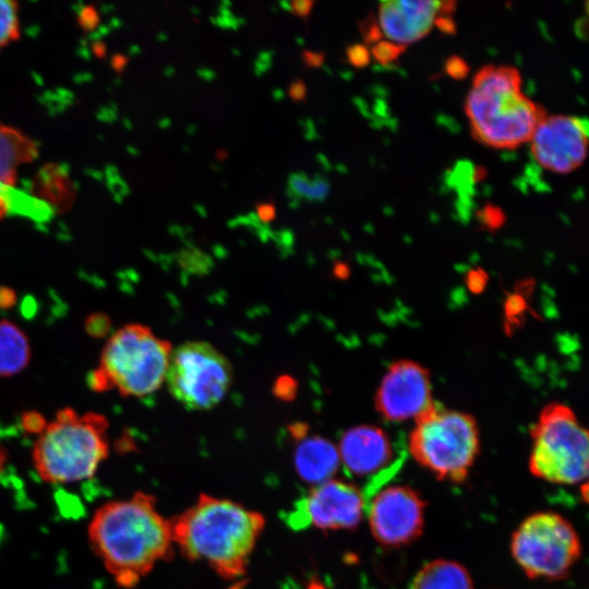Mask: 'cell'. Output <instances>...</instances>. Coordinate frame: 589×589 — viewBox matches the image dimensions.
<instances>
[{"label":"cell","instance_id":"obj_18","mask_svg":"<svg viewBox=\"0 0 589 589\" xmlns=\"http://www.w3.org/2000/svg\"><path fill=\"white\" fill-rule=\"evenodd\" d=\"M410 589H474L469 572L450 560H434L413 577Z\"/></svg>","mask_w":589,"mask_h":589},{"label":"cell","instance_id":"obj_17","mask_svg":"<svg viewBox=\"0 0 589 589\" xmlns=\"http://www.w3.org/2000/svg\"><path fill=\"white\" fill-rule=\"evenodd\" d=\"M293 465L300 479L312 485L334 478L340 458L337 447L321 436L302 438L293 454Z\"/></svg>","mask_w":589,"mask_h":589},{"label":"cell","instance_id":"obj_27","mask_svg":"<svg viewBox=\"0 0 589 589\" xmlns=\"http://www.w3.org/2000/svg\"><path fill=\"white\" fill-rule=\"evenodd\" d=\"M325 57L324 51L304 49L301 52L302 61L308 69H316L322 67L325 61Z\"/></svg>","mask_w":589,"mask_h":589},{"label":"cell","instance_id":"obj_10","mask_svg":"<svg viewBox=\"0 0 589 589\" xmlns=\"http://www.w3.org/2000/svg\"><path fill=\"white\" fill-rule=\"evenodd\" d=\"M424 509V501L412 488H385L372 498L369 506L371 533L384 546L407 545L417 540L423 531Z\"/></svg>","mask_w":589,"mask_h":589},{"label":"cell","instance_id":"obj_20","mask_svg":"<svg viewBox=\"0 0 589 589\" xmlns=\"http://www.w3.org/2000/svg\"><path fill=\"white\" fill-rule=\"evenodd\" d=\"M328 191L329 184L321 176H315L313 179H309L303 172L289 176L287 194L291 202H297L301 197L322 201L326 197Z\"/></svg>","mask_w":589,"mask_h":589},{"label":"cell","instance_id":"obj_2","mask_svg":"<svg viewBox=\"0 0 589 589\" xmlns=\"http://www.w3.org/2000/svg\"><path fill=\"white\" fill-rule=\"evenodd\" d=\"M173 544L225 579L244 575L265 518L243 505L208 494L170 520Z\"/></svg>","mask_w":589,"mask_h":589},{"label":"cell","instance_id":"obj_30","mask_svg":"<svg viewBox=\"0 0 589 589\" xmlns=\"http://www.w3.org/2000/svg\"><path fill=\"white\" fill-rule=\"evenodd\" d=\"M255 208L259 218L263 221H271L276 217V207L273 203H259Z\"/></svg>","mask_w":589,"mask_h":589},{"label":"cell","instance_id":"obj_15","mask_svg":"<svg viewBox=\"0 0 589 589\" xmlns=\"http://www.w3.org/2000/svg\"><path fill=\"white\" fill-rule=\"evenodd\" d=\"M340 464L356 476L382 470L393 458L388 435L380 428L360 425L347 430L337 447Z\"/></svg>","mask_w":589,"mask_h":589},{"label":"cell","instance_id":"obj_8","mask_svg":"<svg viewBox=\"0 0 589 589\" xmlns=\"http://www.w3.org/2000/svg\"><path fill=\"white\" fill-rule=\"evenodd\" d=\"M510 552L528 577L556 580L565 577L579 560L581 544L567 519L541 512L528 516L517 527Z\"/></svg>","mask_w":589,"mask_h":589},{"label":"cell","instance_id":"obj_26","mask_svg":"<svg viewBox=\"0 0 589 589\" xmlns=\"http://www.w3.org/2000/svg\"><path fill=\"white\" fill-rule=\"evenodd\" d=\"M290 3V12L302 19L308 20V17L311 14V11L313 9V5L315 4V1L313 0H292Z\"/></svg>","mask_w":589,"mask_h":589},{"label":"cell","instance_id":"obj_35","mask_svg":"<svg viewBox=\"0 0 589 589\" xmlns=\"http://www.w3.org/2000/svg\"><path fill=\"white\" fill-rule=\"evenodd\" d=\"M308 589H326L320 581H312L309 584Z\"/></svg>","mask_w":589,"mask_h":589},{"label":"cell","instance_id":"obj_22","mask_svg":"<svg viewBox=\"0 0 589 589\" xmlns=\"http://www.w3.org/2000/svg\"><path fill=\"white\" fill-rule=\"evenodd\" d=\"M404 48L389 40H383L375 43L371 52L378 62L386 63L395 60Z\"/></svg>","mask_w":589,"mask_h":589},{"label":"cell","instance_id":"obj_9","mask_svg":"<svg viewBox=\"0 0 589 589\" xmlns=\"http://www.w3.org/2000/svg\"><path fill=\"white\" fill-rule=\"evenodd\" d=\"M173 398L190 410L217 406L232 384L228 359L206 341H187L172 349L166 380Z\"/></svg>","mask_w":589,"mask_h":589},{"label":"cell","instance_id":"obj_14","mask_svg":"<svg viewBox=\"0 0 589 589\" xmlns=\"http://www.w3.org/2000/svg\"><path fill=\"white\" fill-rule=\"evenodd\" d=\"M454 2L430 0H388L380 3L378 28L389 41L405 47L428 35Z\"/></svg>","mask_w":589,"mask_h":589},{"label":"cell","instance_id":"obj_29","mask_svg":"<svg viewBox=\"0 0 589 589\" xmlns=\"http://www.w3.org/2000/svg\"><path fill=\"white\" fill-rule=\"evenodd\" d=\"M242 20L233 16L227 8L220 9V14L214 19V23L221 27L236 28L240 26ZM243 22V21H242Z\"/></svg>","mask_w":589,"mask_h":589},{"label":"cell","instance_id":"obj_4","mask_svg":"<svg viewBox=\"0 0 589 589\" xmlns=\"http://www.w3.org/2000/svg\"><path fill=\"white\" fill-rule=\"evenodd\" d=\"M109 422L105 416L72 408L57 411L37 435L32 461L38 477L49 484H71L94 477L109 455Z\"/></svg>","mask_w":589,"mask_h":589},{"label":"cell","instance_id":"obj_34","mask_svg":"<svg viewBox=\"0 0 589 589\" xmlns=\"http://www.w3.org/2000/svg\"><path fill=\"white\" fill-rule=\"evenodd\" d=\"M8 459V454L3 445L0 443V473L3 471Z\"/></svg>","mask_w":589,"mask_h":589},{"label":"cell","instance_id":"obj_1","mask_svg":"<svg viewBox=\"0 0 589 589\" xmlns=\"http://www.w3.org/2000/svg\"><path fill=\"white\" fill-rule=\"evenodd\" d=\"M92 550L118 586L134 587L173 551L170 520L153 495L137 491L99 506L87 529Z\"/></svg>","mask_w":589,"mask_h":589},{"label":"cell","instance_id":"obj_24","mask_svg":"<svg viewBox=\"0 0 589 589\" xmlns=\"http://www.w3.org/2000/svg\"><path fill=\"white\" fill-rule=\"evenodd\" d=\"M22 424L25 431L38 435L46 426L47 421L40 413L31 411L23 414Z\"/></svg>","mask_w":589,"mask_h":589},{"label":"cell","instance_id":"obj_16","mask_svg":"<svg viewBox=\"0 0 589 589\" xmlns=\"http://www.w3.org/2000/svg\"><path fill=\"white\" fill-rule=\"evenodd\" d=\"M39 156V144L22 130L0 120V220L10 211L9 193L20 169Z\"/></svg>","mask_w":589,"mask_h":589},{"label":"cell","instance_id":"obj_23","mask_svg":"<svg viewBox=\"0 0 589 589\" xmlns=\"http://www.w3.org/2000/svg\"><path fill=\"white\" fill-rule=\"evenodd\" d=\"M346 55L348 61L356 68H363L370 62V51L362 44H353L347 47Z\"/></svg>","mask_w":589,"mask_h":589},{"label":"cell","instance_id":"obj_28","mask_svg":"<svg viewBox=\"0 0 589 589\" xmlns=\"http://www.w3.org/2000/svg\"><path fill=\"white\" fill-rule=\"evenodd\" d=\"M446 71L454 79H462L467 74L468 67L462 59L452 57L446 62Z\"/></svg>","mask_w":589,"mask_h":589},{"label":"cell","instance_id":"obj_25","mask_svg":"<svg viewBox=\"0 0 589 589\" xmlns=\"http://www.w3.org/2000/svg\"><path fill=\"white\" fill-rule=\"evenodd\" d=\"M288 95L294 103L305 101L308 95L306 84L302 79H292L288 85Z\"/></svg>","mask_w":589,"mask_h":589},{"label":"cell","instance_id":"obj_5","mask_svg":"<svg viewBox=\"0 0 589 589\" xmlns=\"http://www.w3.org/2000/svg\"><path fill=\"white\" fill-rule=\"evenodd\" d=\"M171 351L170 342L149 327L127 324L104 346L88 384L94 392L117 389L124 397L153 394L166 380Z\"/></svg>","mask_w":589,"mask_h":589},{"label":"cell","instance_id":"obj_37","mask_svg":"<svg viewBox=\"0 0 589 589\" xmlns=\"http://www.w3.org/2000/svg\"><path fill=\"white\" fill-rule=\"evenodd\" d=\"M273 95L275 99H281L284 97V92L279 88H275Z\"/></svg>","mask_w":589,"mask_h":589},{"label":"cell","instance_id":"obj_13","mask_svg":"<svg viewBox=\"0 0 589 589\" xmlns=\"http://www.w3.org/2000/svg\"><path fill=\"white\" fill-rule=\"evenodd\" d=\"M365 501L354 484L329 479L313 485L297 507V521L320 530H352L359 526L364 514Z\"/></svg>","mask_w":589,"mask_h":589},{"label":"cell","instance_id":"obj_31","mask_svg":"<svg viewBox=\"0 0 589 589\" xmlns=\"http://www.w3.org/2000/svg\"><path fill=\"white\" fill-rule=\"evenodd\" d=\"M271 64H272V53L269 51L261 52L254 64L256 74L260 75L264 73L265 71H267Z\"/></svg>","mask_w":589,"mask_h":589},{"label":"cell","instance_id":"obj_6","mask_svg":"<svg viewBox=\"0 0 589 589\" xmlns=\"http://www.w3.org/2000/svg\"><path fill=\"white\" fill-rule=\"evenodd\" d=\"M408 447L413 459L437 479L459 483L479 454V430L470 414L434 404L414 420Z\"/></svg>","mask_w":589,"mask_h":589},{"label":"cell","instance_id":"obj_36","mask_svg":"<svg viewBox=\"0 0 589 589\" xmlns=\"http://www.w3.org/2000/svg\"><path fill=\"white\" fill-rule=\"evenodd\" d=\"M216 157L219 160H225L228 157V153L225 149H220L216 152Z\"/></svg>","mask_w":589,"mask_h":589},{"label":"cell","instance_id":"obj_32","mask_svg":"<svg viewBox=\"0 0 589 589\" xmlns=\"http://www.w3.org/2000/svg\"><path fill=\"white\" fill-rule=\"evenodd\" d=\"M13 291H11L8 288H1L0 289V306L7 308L10 306L13 303Z\"/></svg>","mask_w":589,"mask_h":589},{"label":"cell","instance_id":"obj_12","mask_svg":"<svg viewBox=\"0 0 589 589\" xmlns=\"http://www.w3.org/2000/svg\"><path fill=\"white\" fill-rule=\"evenodd\" d=\"M434 405L429 371L417 362L390 364L375 396V407L387 421L417 420Z\"/></svg>","mask_w":589,"mask_h":589},{"label":"cell","instance_id":"obj_33","mask_svg":"<svg viewBox=\"0 0 589 589\" xmlns=\"http://www.w3.org/2000/svg\"><path fill=\"white\" fill-rule=\"evenodd\" d=\"M197 74L206 81H212L215 77V73L211 69H199Z\"/></svg>","mask_w":589,"mask_h":589},{"label":"cell","instance_id":"obj_7","mask_svg":"<svg viewBox=\"0 0 589 589\" xmlns=\"http://www.w3.org/2000/svg\"><path fill=\"white\" fill-rule=\"evenodd\" d=\"M530 472L557 484H576L588 476V432L574 411L553 402L540 413L531 429Z\"/></svg>","mask_w":589,"mask_h":589},{"label":"cell","instance_id":"obj_19","mask_svg":"<svg viewBox=\"0 0 589 589\" xmlns=\"http://www.w3.org/2000/svg\"><path fill=\"white\" fill-rule=\"evenodd\" d=\"M31 360V345L25 333L13 322L0 320V376L22 372Z\"/></svg>","mask_w":589,"mask_h":589},{"label":"cell","instance_id":"obj_3","mask_svg":"<svg viewBox=\"0 0 589 589\" xmlns=\"http://www.w3.org/2000/svg\"><path fill=\"white\" fill-rule=\"evenodd\" d=\"M473 137L485 146L512 149L529 142L543 108L521 88L512 65H485L473 76L465 103Z\"/></svg>","mask_w":589,"mask_h":589},{"label":"cell","instance_id":"obj_21","mask_svg":"<svg viewBox=\"0 0 589 589\" xmlns=\"http://www.w3.org/2000/svg\"><path fill=\"white\" fill-rule=\"evenodd\" d=\"M21 38L20 5L0 0V51Z\"/></svg>","mask_w":589,"mask_h":589},{"label":"cell","instance_id":"obj_11","mask_svg":"<svg viewBox=\"0 0 589 589\" xmlns=\"http://www.w3.org/2000/svg\"><path fill=\"white\" fill-rule=\"evenodd\" d=\"M529 143L539 166L554 173H569L579 168L587 157V121L569 115H545L533 130Z\"/></svg>","mask_w":589,"mask_h":589}]
</instances>
